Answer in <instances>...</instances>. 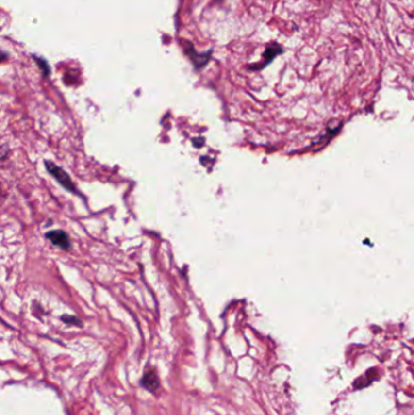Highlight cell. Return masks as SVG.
<instances>
[{"label":"cell","instance_id":"obj_1","mask_svg":"<svg viewBox=\"0 0 414 415\" xmlns=\"http://www.w3.org/2000/svg\"><path fill=\"white\" fill-rule=\"evenodd\" d=\"M45 165H47V167H48V171H49L50 174H51L52 176H54L55 179H56L57 181H59L60 183H61L62 186L65 187V188L76 193V187H74V183L72 182L71 177L68 176V174H67V172H65L64 170L61 169V167L57 166V165H55V164H52V163H45Z\"/></svg>","mask_w":414,"mask_h":415},{"label":"cell","instance_id":"obj_2","mask_svg":"<svg viewBox=\"0 0 414 415\" xmlns=\"http://www.w3.org/2000/svg\"><path fill=\"white\" fill-rule=\"evenodd\" d=\"M140 385L151 393H156L161 388V381H159L158 374L154 369H147L142 374V378L140 380Z\"/></svg>","mask_w":414,"mask_h":415},{"label":"cell","instance_id":"obj_3","mask_svg":"<svg viewBox=\"0 0 414 415\" xmlns=\"http://www.w3.org/2000/svg\"><path fill=\"white\" fill-rule=\"evenodd\" d=\"M48 239L51 240V243L56 247L61 248L64 250H68L71 248V242H69V238L64 231H51V232L47 233Z\"/></svg>","mask_w":414,"mask_h":415},{"label":"cell","instance_id":"obj_4","mask_svg":"<svg viewBox=\"0 0 414 415\" xmlns=\"http://www.w3.org/2000/svg\"><path fill=\"white\" fill-rule=\"evenodd\" d=\"M375 374H377V369L372 368L369 369V370H367L365 374L360 376V378L353 382V388H355V390H362L365 386L370 385V383L373 382V380L375 379Z\"/></svg>","mask_w":414,"mask_h":415},{"label":"cell","instance_id":"obj_5","mask_svg":"<svg viewBox=\"0 0 414 415\" xmlns=\"http://www.w3.org/2000/svg\"><path fill=\"white\" fill-rule=\"evenodd\" d=\"M283 49L282 46L278 45V44H272V45L268 46L267 49H266L265 53H264V58H265V63H264V66H266L267 63H270L271 61L273 60V58L276 57V56H278L280 53L283 52Z\"/></svg>","mask_w":414,"mask_h":415},{"label":"cell","instance_id":"obj_6","mask_svg":"<svg viewBox=\"0 0 414 415\" xmlns=\"http://www.w3.org/2000/svg\"><path fill=\"white\" fill-rule=\"evenodd\" d=\"M62 320H64L65 323H68V324L82 325L81 320H79L78 318H76V317H71V315H64V317H62Z\"/></svg>","mask_w":414,"mask_h":415}]
</instances>
